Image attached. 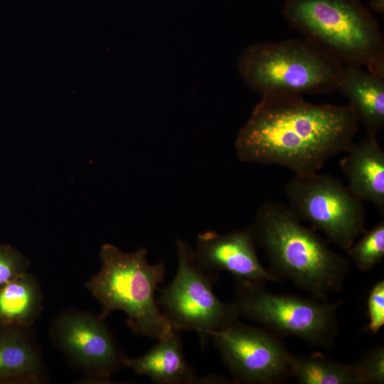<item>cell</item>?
<instances>
[{"mask_svg": "<svg viewBox=\"0 0 384 384\" xmlns=\"http://www.w3.org/2000/svg\"><path fill=\"white\" fill-rule=\"evenodd\" d=\"M147 254L146 247L124 252L105 243L100 251L101 268L85 287L101 305V317L106 319L113 311H122L134 334L158 340L175 330L156 299L159 284L165 278V263H149Z\"/></svg>", "mask_w": 384, "mask_h": 384, "instance_id": "4", "label": "cell"}, {"mask_svg": "<svg viewBox=\"0 0 384 384\" xmlns=\"http://www.w3.org/2000/svg\"><path fill=\"white\" fill-rule=\"evenodd\" d=\"M256 242L250 227L227 233L207 230L198 235L194 258L203 269L215 272L225 271L235 281L265 286L282 280L261 263Z\"/></svg>", "mask_w": 384, "mask_h": 384, "instance_id": "11", "label": "cell"}, {"mask_svg": "<svg viewBox=\"0 0 384 384\" xmlns=\"http://www.w3.org/2000/svg\"><path fill=\"white\" fill-rule=\"evenodd\" d=\"M265 286L235 281L233 302L240 316L279 336H292L308 345L330 349L339 332L338 311L333 302L269 292Z\"/></svg>", "mask_w": 384, "mask_h": 384, "instance_id": "6", "label": "cell"}, {"mask_svg": "<svg viewBox=\"0 0 384 384\" xmlns=\"http://www.w3.org/2000/svg\"><path fill=\"white\" fill-rule=\"evenodd\" d=\"M46 380L31 327L0 324V384H41Z\"/></svg>", "mask_w": 384, "mask_h": 384, "instance_id": "13", "label": "cell"}, {"mask_svg": "<svg viewBox=\"0 0 384 384\" xmlns=\"http://www.w3.org/2000/svg\"><path fill=\"white\" fill-rule=\"evenodd\" d=\"M29 261L9 245L0 244V287L27 272Z\"/></svg>", "mask_w": 384, "mask_h": 384, "instance_id": "20", "label": "cell"}, {"mask_svg": "<svg viewBox=\"0 0 384 384\" xmlns=\"http://www.w3.org/2000/svg\"><path fill=\"white\" fill-rule=\"evenodd\" d=\"M211 338L235 383L276 384L292 377L294 355L281 337L240 321Z\"/></svg>", "mask_w": 384, "mask_h": 384, "instance_id": "9", "label": "cell"}, {"mask_svg": "<svg viewBox=\"0 0 384 384\" xmlns=\"http://www.w3.org/2000/svg\"><path fill=\"white\" fill-rule=\"evenodd\" d=\"M282 14L304 38L342 65H366L384 77L383 37L360 0H285Z\"/></svg>", "mask_w": 384, "mask_h": 384, "instance_id": "3", "label": "cell"}, {"mask_svg": "<svg viewBox=\"0 0 384 384\" xmlns=\"http://www.w3.org/2000/svg\"><path fill=\"white\" fill-rule=\"evenodd\" d=\"M370 8L380 14L384 13V0H370Z\"/></svg>", "mask_w": 384, "mask_h": 384, "instance_id": "23", "label": "cell"}, {"mask_svg": "<svg viewBox=\"0 0 384 384\" xmlns=\"http://www.w3.org/2000/svg\"><path fill=\"white\" fill-rule=\"evenodd\" d=\"M105 320L100 314L72 309L61 312L51 324L54 344L84 373L81 383H112V375L126 368V357Z\"/></svg>", "mask_w": 384, "mask_h": 384, "instance_id": "10", "label": "cell"}, {"mask_svg": "<svg viewBox=\"0 0 384 384\" xmlns=\"http://www.w3.org/2000/svg\"><path fill=\"white\" fill-rule=\"evenodd\" d=\"M40 284L25 272L0 287V324L31 328L43 309Z\"/></svg>", "mask_w": 384, "mask_h": 384, "instance_id": "16", "label": "cell"}, {"mask_svg": "<svg viewBox=\"0 0 384 384\" xmlns=\"http://www.w3.org/2000/svg\"><path fill=\"white\" fill-rule=\"evenodd\" d=\"M284 192L289 208L300 221L307 222L344 250L366 231L363 202L331 175H294Z\"/></svg>", "mask_w": 384, "mask_h": 384, "instance_id": "8", "label": "cell"}, {"mask_svg": "<svg viewBox=\"0 0 384 384\" xmlns=\"http://www.w3.org/2000/svg\"><path fill=\"white\" fill-rule=\"evenodd\" d=\"M348 250L347 255L361 271H368L384 257V221L379 222Z\"/></svg>", "mask_w": 384, "mask_h": 384, "instance_id": "18", "label": "cell"}, {"mask_svg": "<svg viewBox=\"0 0 384 384\" xmlns=\"http://www.w3.org/2000/svg\"><path fill=\"white\" fill-rule=\"evenodd\" d=\"M340 166L348 180L350 191L361 201L373 203L384 215V151L376 136L353 142Z\"/></svg>", "mask_w": 384, "mask_h": 384, "instance_id": "12", "label": "cell"}, {"mask_svg": "<svg viewBox=\"0 0 384 384\" xmlns=\"http://www.w3.org/2000/svg\"><path fill=\"white\" fill-rule=\"evenodd\" d=\"M358 125L348 105H316L297 95L266 96L240 129L235 148L243 162L307 175L345 152Z\"/></svg>", "mask_w": 384, "mask_h": 384, "instance_id": "1", "label": "cell"}, {"mask_svg": "<svg viewBox=\"0 0 384 384\" xmlns=\"http://www.w3.org/2000/svg\"><path fill=\"white\" fill-rule=\"evenodd\" d=\"M343 65L304 38L255 43L238 60L243 81L262 97L331 92Z\"/></svg>", "mask_w": 384, "mask_h": 384, "instance_id": "5", "label": "cell"}, {"mask_svg": "<svg viewBox=\"0 0 384 384\" xmlns=\"http://www.w3.org/2000/svg\"><path fill=\"white\" fill-rule=\"evenodd\" d=\"M367 309L368 323L366 330L371 334H377L384 325V280L376 282L370 289Z\"/></svg>", "mask_w": 384, "mask_h": 384, "instance_id": "21", "label": "cell"}, {"mask_svg": "<svg viewBox=\"0 0 384 384\" xmlns=\"http://www.w3.org/2000/svg\"><path fill=\"white\" fill-rule=\"evenodd\" d=\"M292 376L300 384H362L353 364L314 353L294 356Z\"/></svg>", "mask_w": 384, "mask_h": 384, "instance_id": "17", "label": "cell"}, {"mask_svg": "<svg viewBox=\"0 0 384 384\" xmlns=\"http://www.w3.org/2000/svg\"><path fill=\"white\" fill-rule=\"evenodd\" d=\"M250 228L266 254L270 271L280 279L322 301L342 289L349 263L314 229L304 225L287 206L266 201Z\"/></svg>", "mask_w": 384, "mask_h": 384, "instance_id": "2", "label": "cell"}, {"mask_svg": "<svg viewBox=\"0 0 384 384\" xmlns=\"http://www.w3.org/2000/svg\"><path fill=\"white\" fill-rule=\"evenodd\" d=\"M178 332L174 331L158 339L145 354L139 357H126L125 367L158 384L196 383L198 377L184 355Z\"/></svg>", "mask_w": 384, "mask_h": 384, "instance_id": "14", "label": "cell"}, {"mask_svg": "<svg viewBox=\"0 0 384 384\" xmlns=\"http://www.w3.org/2000/svg\"><path fill=\"white\" fill-rule=\"evenodd\" d=\"M176 274L171 283L160 290L156 301L174 330L196 331L204 348L214 333L238 321L240 316L233 302H223L215 295V272L201 267L194 258L193 248L182 239H176Z\"/></svg>", "mask_w": 384, "mask_h": 384, "instance_id": "7", "label": "cell"}, {"mask_svg": "<svg viewBox=\"0 0 384 384\" xmlns=\"http://www.w3.org/2000/svg\"><path fill=\"white\" fill-rule=\"evenodd\" d=\"M196 383H235L233 379L217 375H208L198 378Z\"/></svg>", "mask_w": 384, "mask_h": 384, "instance_id": "22", "label": "cell"}, {"mask_svg": "<svg viewBox=\"0 0 384 384\" xmlns=\"http://www.w3.org/2000/svg\"><path fill=\"white\" fill-rule=\"evenodd\" d=\"M338 89L366 134L377 137L384 125V77L364 71L361 66L343 65Z\"/></svg>", "mask_w": 384, "mask_h": 384, "instance_id": "15", "label": "cell"}, {"mask_svg": "<svg viewBox=\"0 0 384 384\" xmlns=\"http://www.w3.org/2000/svg\"><path fill=\"white\" fill-rule=\"evenodd\" d=\"M362 384L384 383V347L376 346L366 351L353 363Z\"/></svg>", "mask_w": 384, "mask_h": 384, "instance_id": "19", "label": "cell"}]
</instances>
